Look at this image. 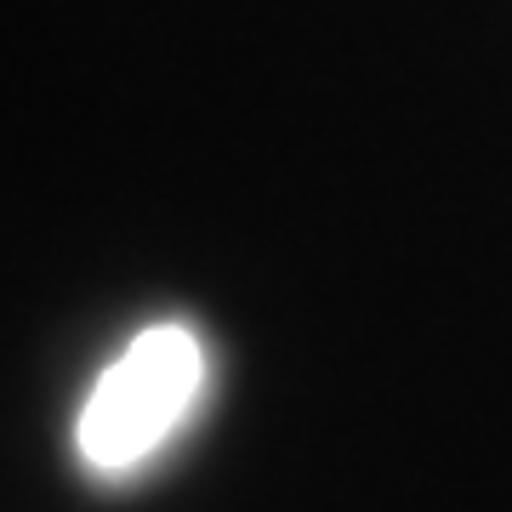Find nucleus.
<instances>
[{
	"label": "nucleus",
	"mask_w": 512,
	"mask_h": 512,
	"mask_svg": "<svg viewBox=\"0 0 512 512\" xmlns=\"http://www.w3.org/2000/svg\"><path fill=\"white\" fill-rule=\"evenodd\" d=\"M205 382V348L188 325H154L97 376L74 421V450L97 473H126L154 456Z\"/></svg>",
	"instance_id": "f257e3e1"
}]
</instances>
